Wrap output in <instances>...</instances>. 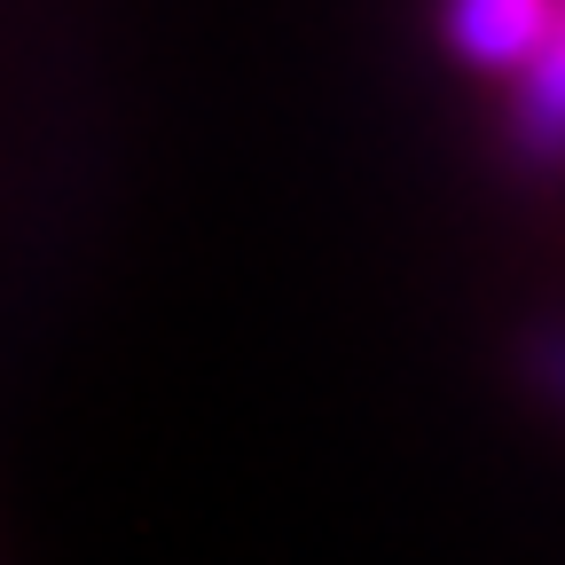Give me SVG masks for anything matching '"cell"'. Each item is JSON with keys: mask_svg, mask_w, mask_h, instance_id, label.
I'll return each instance as SVG.
<instances>
[{"mask_svg": "<svg viewBox=\"0 0 565 565\" xmlns=\"http://www.w3.org/2000/svg\"><path fill=\"white\" fill-rule=\"evenodd\" d=\"M448 47L471 71H526L557 47V0H448Z\"/></svg>", "mask_w": 565, "mask_h": 565, "instance_id": "obj_1", "label": "cell"}, {"mask_svg": "<svg viewBox=\"0 0 565 565\" xmlns=\"http://www.w3.org/2000/svg\"><path fill=\"white\" fill-rule=\"evenodd\" d=\"M519 79H526V110H519V141H526V158H557V95H565V47H542L526 71H519Z\"/></svg>", "mask_w": 565, "mask_h": 565, "instance_id": "obj_2", "label": "cell"}]
</instances>
